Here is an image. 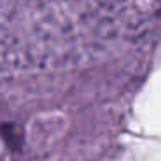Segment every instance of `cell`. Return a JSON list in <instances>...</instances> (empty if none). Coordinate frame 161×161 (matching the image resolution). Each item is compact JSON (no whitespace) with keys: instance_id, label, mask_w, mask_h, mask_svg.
Here are the masks:
<instances>
[{"instance_id":"1","label":"cell","mask_w":161,"mask_h":161,"mask_svg":"<svg viewBox=\"0 0 161 161\" xmlns=\"http://www.w3.org/2000/svg\"><path fill=\"white\" fill-rule=\"evenodd\" d=\"M0 133H2V137H4L5 144H7L9 147L16 149V147L21 146V142H23V130L19 128L18 125H12V123H9V125H2Z\"/></svg>"}]
</instances>
